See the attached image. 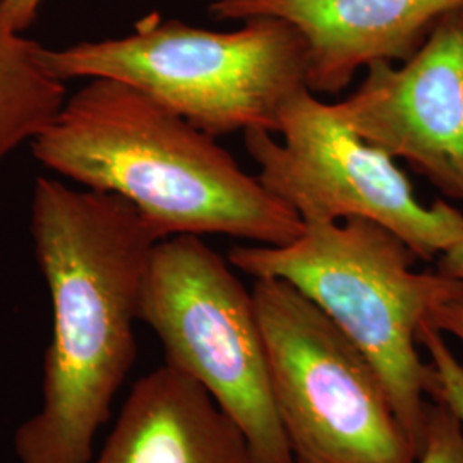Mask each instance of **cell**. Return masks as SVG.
<instances>
[{
  "instance_id": "16",
  "label": "cell",
  "mask_w": 463,
  "mask_h": 463,
  "mask_svg": "<svg viewBox=\"0 0 463 463\" xmlns=\"http://www.w3.org/2000/svg\"><path fill=\"white\" fill-rule=\"evenodd\" d=\"M438 271L463 281V235L438 258Z\"/></svg>"
},
{
  "instance_id": "3",
  "label": "cell",
  "mask_w": 463,
  "mask_h": 463,
  "mask_svg": "<svg viewBox=\"0 0 463 463\" xmlns=\"http://www.w3.org/2000/svg\"><path fill=\"white\" fill-rule=\"evenodd\" d=\"M417 260L397 233L361 216L304 223L283 246L229 252L231 265L256 280L292 283L364 352L420 455L434 371L419 355L417 335L436 307L463 298V281L415 271Z\"/></svg>"
},
{
  "instance_id": "7",
  "label": "cell",
  "mask_w": 463,
  "mask_h": 463,
  "mask_svg": "<svg viewBox=\"0 0 463 463\" xmlns=\"http://www.w3.org/2000/svg\"><path fill=\"white\" fill-rule=\"evenodd\" d=\"M281 141L265 129L244 131L258 181L304 223L373 220L397 233L419 260L439 258L463 235V215L447 201L426 206L393 158L365 143L309 88L292 99Z\"/></svg>"
},
{
  "instance_id": "5",
  "label": "cell",
  "mask_w": 463,
  "mask_h": 463,
  "mask_svg": "<svg viewBox=\"0 0 463 463\" xmlns=\"http://www.w3.org/2000/svg\"><path fill=\"white\" fill-rule=\"evenodd\" d=\"M252 298L273 403L298 463H415L378 367L292 283L258 279Z\"/></svg>"
},
{
  "instance_id": "11",
  "label": "cell",
  "mask_w": 463,
  "mask_h": 463,
  "mask_svg": "<svg viewBox=\"0 0 463 463\" xmlns=\"http://www.w3.org/2000/svg\"><path fill=\"white\" fill-rule=\"evenodd\" d=\"M43 52L9 26L0 0V162L33 143L66 103V84L45 66Z\"/></svg>"
},
{
  "instance_id": "9",
  "label": "cell",
  "mask_w": 463,
  "mask_h": 463,
  "mask_svg": "<svg viewBox=\"0 0 463 463\" xmlns=\"http://www.w3.org/2000/svg\"><path fill=\"white\" fill-rule=\"evenodd\" d=\"M463 0H213L210 14L223 21L280 17L309 47L313 93L338 95L373 62H405Z\"/></svg>"
},
{
  "instance_id": "15",
  "label": "cell",
  "mask_w": 463,
  "mask_h": 463,
  "mask_svg": "<svg viewBox=\"0 0 463 463\" xmlns=\"http://www.w3.org/2000/svg\"><path fill=\"white\" fill-rule=\"evenodd\" d=\"M43 0H4V14L9 26L23 33L33 24L34 17Z\"/></svg>"
},
{
  "instance_id": "12",
  "label": "cell",
  "mask_w": 463,
  "mask_h": 463,
  "mask_svg": "<svg viewBox=\"0 0 463 463\" xmlns=\"http://www.w3.org/2000/svg\"><path fill=\"white\" fill-rule=\"evenodd\" d=\"M419 345L428 350L434 381L430 386V400L447 403L463 424V364L448 347L443 333L430 323H424L417 335Z\"/></svg>"
},
{
  "instance_id": "10",
  "label": "cell",
  "mask_w": 463,
  "mask_h": 463,
  "mask_svg": "<svg viewBox=\"0 0 463 463\" xmlns=\"http://www.w3.org/2000/svg\"><path fill=\"white\" fill-rule=\"evenodd\" d=\"M91 463H258L244 430L183 371L136 381Z\"/></svg>"
},
{
  "instance_id": "6",
  "label": "cell",
  "mask_w": 463,
  "mask_h": 463,
  "mask_svg": "<svg viewBox=\"0 0 463 463\" xmlns=\"http://www.w3.org/2000/svg\"><path fill=\"white\" fill-rule=\"evenodd\" d=\"M198 235L162 239L151 254L139 321L244 430L258 463H298L277 414L252 292Z\"/></svg>"
},
{
  "instance_id": "4",
  "label": "cell",
  "mask_w": 463,
  "mask_h": 463,
  "mask_svg": "<svg viewBox=\"0 0 463 463\" xmlns=\"http://www.w3.org/2000/svg\"><path fill=\"white\" fill-rule=\"evenodd\" d=\"M61 80L105 78L131 84L213 137L265 129L280 133L285 107L307 90L309 47L280 17L212 32L149 14L122 38L45 49Z\"/></svg>"
},
{
  "instance_id": "14",
  "label": "cell",
  "mask_w": 463,
  "mask_h": 463,
  "mask_svg": "<svg viewBox=\"0 0 463 463\" xmlns=\"http://www.w3.org/2000/svg\"><path fill=\"white\" fill-rule=\"evenodd\" d=\"M428 323L436 330L458 338L463 344V298L449 300L447 304L436 307Z\"/></svg>"
},
{
  "instance_id": "1",
  "label": "cell",
  "mask_w": 463,
  "mask_h": 463,
  "mask_svg": "<svg viewBox=\"0 0 463 463\" xmlns=\"http://www.w3.org/2000/svg\"><path fill=\"white\" fill-rule=\"evenodd\" d=\"M34 252L52 298L40 411L14 432L19 463H91L93 443L137 357L134 323L162 241L122 196L40 177Z\"/></svg>"
},
{
  "instance_id": "2",
  "label": "cell",
  "mask_w": 463,
  "mask_h": 463,
  "mask_svg": "<svg viewBox=\"0 0 463 463\" xmlns=\"http://www.w3.org/2000/svg\"><path fill=\"white\" fill-rule=\"evenodd\" d=\"M32 148L50 170L133 203L162 239L220 233L283 246L304 232L216 137L131 84L91 80Z\"/></svg>"
},
{
  "instance_id": "13",
  "label": "cell",
  "mask_w": 463,
  "mask_h": 463,
  "mask_svg": "<svg viewBox=\"0 0 463 463\" xmlns=\"http://www.w3.org/2000/svg\"><path fill=\"white\" fill-rule=\"evenodd\" d=\"M415 463H463V424L439 400L428 405L424 441Z\"/></svg>"
},
{
  "instance_id": "8",
  "label": "cell",
  "mask_w": 463,
  "mask_h": 463,
  "mask_svg": "<svg viewBox=\"0 0 463 463\" xmlns=\"http://www.w3.org/2000/svg\"><path fill=\"white\" fill-rule=\"evenodd\" d=\"M331 107L365 143L463 201V7L409 61L365 67L357 90Z\"/></svg>"
}]
</instances>
